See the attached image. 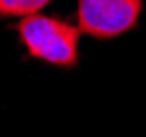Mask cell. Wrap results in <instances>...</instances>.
<instances>
[{"instance_id":"2","label":"cell","mask_w":146,"mask_h":137,"mask_svg":"<svg viewBox=\"0 0 146 137\" xmlns=\"http://www.w3.org/2000/svg\"><path fill=\"white\" fill-rule=\"evenodd\" d=\"M144 0H76V26L81 33L107 42L137 26Z\"/></svg>"},{"instance_id":"3","label":"cell","mask_w":146,"mask_h":137,"mask_svg":"<svg viewBox=\"0 0 146 137\" xmlns=\"http://www.w3.org/2000/svg\"><path fill=\"white\" fill-rule=\"evenodd\" d=\"M52 0H0V18H26L42 13Z\"/></svg>"},{"instance_id":"1","label":"cell","mask_w":146,"mask_h":137,"mask_svg":"<svg viewBox=\"0 0 146 137\" xmlns=\"http://www.w3.org/2000/svg\"><path fill=\"white\" fill-rule=\"evenodd\" d=\"M13 30L31 59L66 70L79 66L81 28L76 24L57 15L35 13L20 18V22L13 24Z\"/></svg>"}]
</instances>
